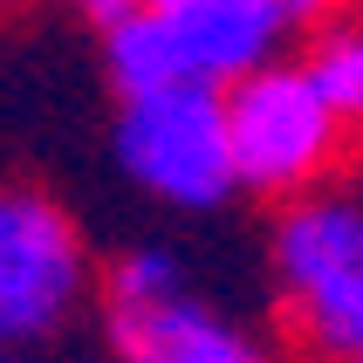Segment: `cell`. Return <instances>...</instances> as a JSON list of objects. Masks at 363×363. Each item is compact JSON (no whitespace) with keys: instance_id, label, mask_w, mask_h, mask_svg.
<instances>
[{"instance_id":"1","label":"cell","mask_w":363,"mask_h":363,"mask_svg":"<svg viewBox=\"0 0 363 363\" xmlns=\"http://www.w3.org/2000/svg\"><path fill=\"white\" fill-rule=\"evenodd\" d=\"M274 295L288 329L308 357L357 363L363 357V199L357 192H315L274 213L267 233Z\"/></svg>"},{"instance_id":"2","label":"cell","mask_w":363,"mask_h":363,"mask_svg":"<svg viewBox=\"0 0 363 363\" xmlns=\"http://www.w3.org/2000/svg\"><path fill=\"white\" fill-rule=\"evenodd\" d=\"M226 130H233V172L254 199L302 206L343 158V123L315 96L302 62H274L240 89H226Z\"/></svg>"},{"instance_id":"3","label":"cell","mask_w":363,"mask_h":363,"mask_svg":"<svg viewBox=\"0 0 363 363\" xmlns=\"http://www.w3.org/2000/svg\"><path fill=\"white\" fill-rule=\"evenodd\" d=\"M110 151L130 185H144L151 199L179 206V213H213L240 192L220 89H164V96L117 103Z\"/></svg>"},{"instance_id":"4","label":"cell","mask_w":363,"mask_h":363,"mask_svg":"<svg viewBox=\"0 0 363 363\" xmlns=\"http://www.w3.org/2000/svg\"><path fill=\"white\" fill-rule=\"evenodd\" d=\"M96 288L82 226L41 185H0V350L55 336Z\"/></svg>"},{"instance_id":"5","label":"cell","mask_w":363,"mask_h":363,"mask_svg":"<svg viewBox=\"0 0 363 363\" xmlns=\"http://www.w3.org/2000/svg\"><path fill=\"white\" fill-rule=\"evenodd\" d=\"M164 28L179 41L185 82L192 89H240L247 76H261L281 62L288 35H315L329 7L315 0H158Z\"/></svg>"},{"instance_id":"6","label":"cell","mask_w":363,"mask_h":363,"mask_svg":"<svg viewBox=\"0 0 363 363\" xmlns=\"http://www.w3.org/2000/svg\"><path fill=\"white\" fill-rule=\"evenodd\" d=\"M103 336H110L117 363H267L261 343L233 315L199 302L192 288L172 295V302H158V308L103 315Z\"/></svg>"},{"instance_id":"7","label":"cell","mask_w":363,"mask_h":363,"mask_svg":"<svg viewBox=\"0 0 363 363\" xmlns=\"http://www.w3.org/2000/svg\"><path fill=\"white\" fill-rule=\"evenodd\" d=\"M302 69L315 96L336 110V123L363 130V14H323V28L302 48Z\"/></svg>"},{"instance_id":"8","label":"cell","mask_w":363,"mask_h":363,"mask_svg":"<svg viewBox=\"0 0 363 363\" xmlns=\"http://www.w3.org/2000/svg\"><path fill=\"white\" fill-rule=\"evenodd\" d=\"M172 295H185V267H179V254L158 247V240H138V247H123V254H110V261H96V308L103 315L158 308V302H172Z\"/></svg>"},{"instance_id":"9","label":"cell","mask_w":363,"mask_h":363,"mask_svg":"<svg viewBox=\"0 0 363 363\" xmlns=\"http://www.w3.org/2000/svg\"><path fill=\"white\" fill-rule=\"evenodd\" d=\"M0 363H14V357H7V350H0Z\"/></svg>"},{"instance_id":"10","label":"cell","mask_w":363,"mask_h":363,"mask_svg":"<svg viewBox=\"0 0 363 363\" xmlns=\"http://www.w3.org/2000/svg\"><path fill=\"white\" fill-rule=\"evenodd\" d=\"M357 363H363V357H357Z\"/></svg>"}]
</instances>
